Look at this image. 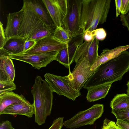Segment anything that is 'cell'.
Segmentation results:
<instances>
[{"instance_id": "cell-1", "label": "cell", "mask_w": 129, "mask_h": 129, "mask_svg": "<svg viewBox=\"0 0 129 129\" xmlns=\"http://www.w3.org/2000/svg\"><path fill=\"white\" fill-rule=\"evenodd\" d=\"M129 71V52L126 50L98 66L83 88L87 89L105 83H112L121 80L123 75Z\"/></svg>"}, {"instance_id": "cell-2", "label": "cell", "mask_w": 129, "mask_h": 129, "mask_svg": "<svg viewBox=\"0 0 129 129\" xmlns=\"http://www.w3.org/2000/svg\"><path fill=\"white\" fill-rule=\"evenodd\" d=\"M22 8L24 14L18 36L26 41H37L52 35L56 27L54 24H48L38 15L28 4L27 0L23 1Z\"/></svg>"}, {"instance_id": "cell-3", "label": "cell", "mask_w": 129, "mask_h": 129, "mask_svg": "<svg viewBox=\"0 0 129 129\" xmlns=\"http://www.w3.org/2000/svg\"><path fill=\"white\" fill-rule=\"evenodd\" d=\"M111 3L110 0H82L81 26L83 34L106 22Z\"/></svg>"}, {"instance_id": "cell-4", "label": "cell", "mask_w": 129, "mask_h": 129, "mask_svg": "<svg viewBox=\"0 0 129 129\" xmlns=\"http://www.w3.org/2000/svg\"><path fill=\"white\" fill-rule=\"evenodd\" d=\"M33 97L35 122L39 125L44 124L51 114L53 96L51 88L40 76H37L31 90Z\"/></svg>"}, {"instance_id": "cell-5", "label": "cell", "mask_w": 129, "mask_h": 129, "mask_svg": "<svg viewBox=\"0 0 129 129\" xmlns=\"http://www.w3.org/2000/svg\"><path fill=\"white\" fill-rule=\"evenodd\" d=\"M103 104H97L90 108L79 112L71 118L63 122L66 128L75 129L88 125H93L102 116L104 112Z\"/></svg>"}, {"instance_id": "cell-6", "label": "cell", "mask_w": 129, "mask_h": 129, "mask_svg": "<svg viewBox=\"0 0 129 129\" xmlns=\"http://www.w3.org/2000/svg\"><path fill=\"white\" fill-rule=\"evenodd\" d=\"M82 1L67 0V12L63 18V26L71 38L82 32L81 26Z\"/></svg>"}, {"instance_id": "cell-7", "label": "cell", "mask_w": 129, "mask_h": 129, "mask_svg": "<svg viewBox=\"0 0 129 129\" xmlns=\"http://www.w3.org/2000/svg\"><path fill=\"white\" fill-rule=\"evenodd\" d=\"M45 80L53 92L59 95H63L70 100L75 101L81 95L80 91L75 90L71 84L68 75L62 77L49 73L44 76Z\"/></svg>"}, {"instance_id": "cell-8", "label": "cell", "mask_w": 129, "mask_h": 129, "mask_svg": "<svg viewBox=\"0 0 129 129\" xmlns=\"http://www.w3.org/2000/svg\"><path fill=\"white\" fill-rule=\"evenodd\" d=\"M71 73L68 75L69 80L74 88L80 91L96 69L90 70L88 59L87 57L79 59Z\"/></svg>"}, {"instance_id": "cell-9", "label": "cell", "mask_w": 129, "mask_h": 129, "mask_svg": "<svg viewBox=\"0 0 129 129\" xmlns=\"http://www.w3.org/2000/svg\"><path fill=\"white\" fill-rule=\"evenodd\" d=\"M59 51L40 54H28L21 53L16 54H9L11 59L27 63L35 69H40L46 67L54 60L58 53Z\"/></svg>"}, {"instance_id": "cell-10", "label": "cell", "mask_w": 129, "mask_h": 129, "mask_svg": "<svg viewBox=\"0 0 129 129\" xmlns=\"http://www.w3.org/2000/svg\"><path fill=\"white\" fill-rule=\"evenodd\" d=\"M84 40L82 32L71 37L66 46L59 51L55 60L70 69V66L74 61L76 50Z\"/></svg>"}, {"instance_id": "cell-11", "label": "cell", "mask_w": 129, "mask_h": 129, "mask_svg": "<svg viewBox=\"0 0 129 129\" xmlns=\"http://www.w3.org/2000/svg\"><path fill=\"white\" fill-rule=\"evenodd\" d=\"M67 44L58 40L52 35L38 40L33 47L25 53L40 54L58 51L65 47Z\"/></svg>"}, {"instance_id": "cell-12", "label": "cell", "mask_w": 129, "mask_h": 129, "mask_svg": "<svg viewBox=\"0 0 129 129\" xmlns=\"http://www.w3.org/2000/svg\"><path fill=\"white\" fill-rule=\"evenodd\" d=\"M99 41L95 37L91 41H84L77 48L74 58L76 63L81 57L88 58L91 67L94 63L99 55L98 50Z\"/></svg>"}, {"instance_id": "cell-13", "label": "cell", "mask_w": 129, "mask_h": 129, "mask_svg": "<svg viewBox=\"0 0 129 129\" xmlns=\"http://www.w3.org/2000/svg\"><path fill=\"white\" fill-rule=\"evenodd\" d=\"M24 10L22 8L19 11L6 15L7 22L4 31L7 39L18 36L19 30L23 18Z\"/></svg>"}, {"instance_id": "cell-14", "label": "cell", "mask_w": 129, "mask_h": 129, "mask_svg": "<svg viewBox=\"0 0 129 129\" xmlns=\"http://www.w3.org/2000/svg\"><path fill=\"white\" fill-rule=\"evenodd\" d=\"M34 114L33 104L30 103L27 101L19 103H14L0 112V115L5 114L13 115H22L29 118L32 117Z\"/></svg>"}, {"instance_id": "cell-15", "label": "cell", "mask_w": 129, "mask_h": 129, "mask_svg": "<svg viewBox=\"0 0 129 129\" xmlns=\"http://www.w3.org/2000/svg\"><path fill=\"white\" fill-rule=\"evenodd\" d=\"M15 75L12 60L8 56L0 55V81H14Z\"/></svg>"}, {"instance_id": "cell-16", "label": "cell", "mask_w": 129, "mask_h": 129, "mask_svg": "<svg viewBox=\"0 0 129 129\" xmlns=\"http://www.w3.org/2000/svg\"><path fill=\"white\" fill-rule=\"evenodd\" d=\"M42 1L56 27H62L64 16L59 7L56 0H42Z\"/></svg>"}, {"instance_id": "cell-17", "label": "cell", "mask_w": 129, "mask_h": 129, "mask_svg": "<svg viewBox=\"0 0 129 129\" xmlns=\"http://www.w3.org/2000/svg\"><path fill=\"white\" fill-rule=\"evenodd\" d=\"M129 48V45L118 46L112 49H106L98 55L95 61L91 67L90 70H95L101 64L118 55L122 52Z\"/></svg>"}, {"instance_id": "cell-18", "label": "cell", "mask_w": 129, "mask_h": 129, "mask_svg": "<svg viewBox=\"0 0 129 129\" xmlns=\"http://www.w3.org/2000/svg\"><path fill=\"white\" fill-rule=\"evenodd\" d=\"M112 83H105L92 87L87 89V101L94 102L105 98L107 95Z\"/></svg>"}, {"instance_id": "cell-19", "label": "cell", "mask_w": 129, "mask_h": 129, "mask_svg": "<svg viewBox=\"0 0 129 129\" xmlns=\"http://www.w3.org/2000/svg\"><path fill=\"white\" fill-rule=\"evenodd\" d=\"M25 40L18 36L8 38L3 48L9 54H16L23 52Z\"/></svg>"}, {"instance_id": "cell-20", "label": "cell", "mask_w": 129, "mask_h": 129, "mask_svg": "<svg viewBox=\"0 0 129 129\" xmlns=\"http://www.w3.org/2000/svg\"><path fill=\"white\" fill-rule=\"evenodd\" d=\"M27 101L22 95H19L13 92L5 93L0 95V112L14 103H19Z\"/></svg>"}, {"instance_id": "cell-21", "label": "cell", "mask_w": 129, "mask_h": 129, "mask_svg": "<svg viewBox=\"0 0 129 129\" xmlns=\"http://www.w3.org/2000/svg\"><path fill=\"white\" fill-rule=\"evenodd\" d=\"M110 106L112 109L129 110V95L127 93L117 94L111 101Z\"/></svg>"}, {"instance_id": "cell-22", "label": "cell", "mask_w": 129, "mask_h": 129, "mask_svg": "<svg viewBox=\"0 0 129 129\" xmlns=\"http://www.w3.org/2000/svg\"><path fill=\"white\" fill-rule=\"evenodd\" d=\"M27 0L29 5L35 12L42 18L47 24H54L53 23L50 22L46 10L38 1Z\"/></svg>"}, {"instance_id": "cell-23", "label": "cell", "mask_w": 129, "mask_h": 129, "mask_svg": "<svg viewBox=\"0 0 129 129\" xmlns=\"http://www.w3.org/2000/svg\"><path fill=\"white\" fill-rule=\"evenodd\" d=\"M52 35L59 41L67 43L71 38L62 27H56Z\"/></svg>"}, {"instance_id": "cell-24", "label": "cell", "mask_w": 129, "mask_h": 129, "mask_svg": "<svg viewBox=\"0 0 129 129\" xmlns=\"http://www.w3.org/2000/svg\"><path fill=\"white\" fill-rule=\"evenodd\" d=\"M16 86L14 81H0V95L15 90Z\"/></svg>"}, {"instance_id": "cell-25", "label": "cell", "mask_w": 129, "mask_h": 129, "mask_svg": "<svg viewBox=\"0 0 129 129\" xmlns=\"http://www.w3.org/2000/svg\"><path fill=\"white\" fill-rule=\"evenodd\" d=\"M111 113L115 116L117 120H121L129 123V109H112Z\"/></svg>"}, {"instance_id": "cell-26", "label": "cell", "mask_w": 129, "mask_h": 129, "mask_svg": "<svg viewBox=\"0 0 129 129\" xmlns=\"http://www.w3.org/2000/svg\"><path fill=\"white\" fill-rule=\"evenodd\" d=\"M91 32L93 37L99 41L104 40L106 37V33L103 28L96 29Z\"/></svg>"}, {"instance_id": "cell-27", "label": "cell", "mask_w": 129, "mask_h": 129, "mask_svg": "<svg viewBox=\"0 0 129 129\" xmlns=\"http://www.w3.org/2000/svg\"><path fill=\"white\" fill-rule=\"evenodd\" d=\"M102 129H120L118 126L114 121L106 118L103 121Z\"/></svg>"}, {"instance_id": "cell-28", "label": "cell", "mask_w": 129, "mask_h": 129, "mask_svg": "<svg viewBox=\"0 0 129 129\" xmlns=\"http://www.w3.org/2000/svg\"><path fill=\"white\" fill-rule=\"evenodd\" d=\"M63 118L59 117L55 119L48 129H61L63 125Z\"/></svg>"}, {"instance_id": "cell-29", "label": "cell", "mask_w": 129, "mask_h": 129, "mask_svg": "<svg viewBox=\"0 0 129 129\" xmlns=\"http://www.w3.org/2000/svg\"><path fill=\"white\" fill-rule=\"evenodd\" d=\"M7 38L6 36L4 29L3 26V24L0 22V48L3 47L6 41Z\"/></svg>"}, {"instance_id": "cell-30", "label": "cell", "mask_w": 129, "mask_h": 129, "mask_svg": "<svg viewBox=\"0 0 129 129\" xmlns=\"http://www.w3.org/2000/svg\"><path fill=\"white\" fill-rule=\"evenodd\" d=\"M56 1L59 7L65 16L67 12V0H56Z\"/></svg>"}, {"instance_id": "cell-31", "label": "cell", "mask_w": 129, "mask_h": 129, "mask_svg": "<svg viewBox=\"0 0 129 129\" xmlns=\"http://www.w3.org/2000/svg\"><path fill=\"white\" fill-rule=\"evenodd\" d=\"M37 42L34 40L26 41L24 44L23 50L22 53H25L31 49L35 45Z\"/></svg>"}, {"instance_id": "cell-32", "label": "cell", "mask_w": 129, "mask_h": 129, "mask_svg": "<svg viewBox=\"0 0 129 129\" xmlns=\"http://www.w3.org/2000/svg\"><path fill=\"white\" fill-rule=\"evenodd\" d=\"M120 17L122 25L126 27L129 31V10L126 14L124 15L121 14Z\"/></svg>"}, {"instance_id": "cell-33", "label": "cell", "mask_w": 129, "mask_h": 129, "mask_svg": "<svg viewBox=\"0 0 129 129\" xmlns=\"http://www.w3.org/2000/svg\"><path fill=\"white\" fill-rule=\"evenodd\" d=\"M129 10V0H121V10L120 13L121 14H126Z\"/></svg>"}, {"instance_id": "cell-34", "label": "cell", "mask_w": 129, "mask_h": 129, "mask_svg": "<svg viewBox=\"0 0 129 129\" xmlns=\"http://www.w3.org/2000/svg\"><path fill=\"white\" fill-rule=\"evenodd\" d=\"M116 124L120 129H129V123L120 119H117Z\"/></svg>"}, {"instance_id": "cell-35", "label": "cell", "mask_w": 129, "mask_h": 129, "mask_svg": "<svg viewBox=\"0 0 129 129\" xmlns=\"http://www.w3.org/2000/svg\"><path fill=\"white\" fill-rule=\"evenodd\" d=\"M0 129H15L12 126L11 123L6 120L0 123Z\"/></svg>"}, {"instance_id": "cell-36", "label": "cell", "mask_w": 129, "mask_h": 129, "mask_svg": "<svg viewBox=\"0 0 129 129\" xmlns=\"http://www.w3.org/2000/svg\"><path fill=\"white\" fill-rule=\"evenodd\" d=\"M94 38L92 32L90 31H86L83 34V38L84 41H91Z\"/></svg>"}, {"instance_id": "cell-37", "label": "cell", "mask_w": 129, "mask_h": 129, "mask_svg": "<svg viewBox=\"0 0 129 129\" xmlns=\"http://www.w3.org/2000/svg\"><path fill=\"white\" fill-rule=\"evenodd\" d=\"M116 7V16L117 17L119 15L121 10V0H115Z\"/></svg>"}, {"instance_id": "cell-38", "label": "cell", "mask_w": 129, "mask_h": 129, "mask_svg": "<svg viewBox=\"0 0 129 129\" xmlns=\"http://www.w3.org/2000/svg\"><path fill=\"white\" fill-rule=\"evenodd\" d=\"M127 89L126 90L127 93L129 95V80L128 81L127 84Z\"/></svg>"}]
</instances>
